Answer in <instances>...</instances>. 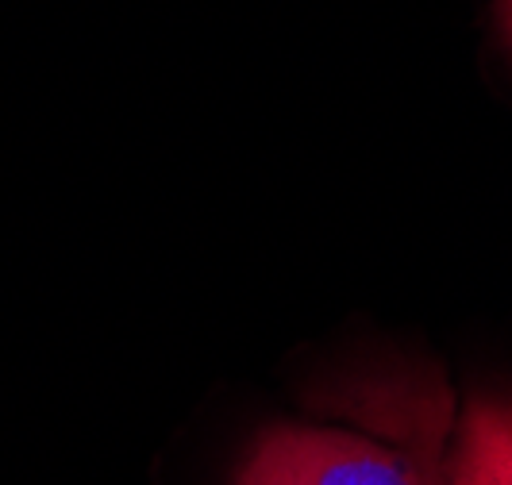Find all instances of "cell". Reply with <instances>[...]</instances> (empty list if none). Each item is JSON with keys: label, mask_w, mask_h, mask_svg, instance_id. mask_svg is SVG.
<instances>
[{"label": "cell", "mask_w": 512, "mask_h": 485, "mask_svg": "<svg viewBox=\"0 0 512 485\" xmlns=\"http://www.w3.org/2000/svg\"><path fill=\"white\" fill-rule=\"evenodd\" d=\"M501 24H505V35L512 43V0H501Z\"/></svg>", "instance_id": "cell-3"}, {"label": "cell", "mask_w": 512, "mask_h": 485, "mask_svg": "<svg viewBox=\"0 0 512 485\" xmlns=\"http://www.w3.org/2000/svg\"><path fill=\"white\" fill-rule=\"evenodd\" d=\"M432 435L409 459L366 435L282 424L258 439L235 485H443Z\"/></svg>", "instance_id": "cell-1"}, {"label": "cell", "mask_w": 512, "mask_h": 485, "mask_svg": "<svg viewBox=\"0 0 512 485\" xmlns=\"http://www.w3.org/2000/svg\"><path fill=\"white\" fill-rule=\"evenodd\" d=\"M451 485H512V405L482 401L470 409Z\"/></svg>", "instance_id": "cell-2"}]
</instances>
